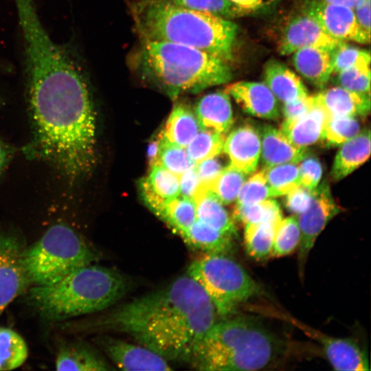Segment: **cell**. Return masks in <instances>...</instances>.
Wrapping results in <instances>:
<instances>
[{"label": "cell", "mask_w": 371, "mask_h": 371, "mask_svg": "<svg viewBox=\"0 0 371 371\" xmlns=\"http://www.w3.org/2000/svg\"><path fill=\"white\" fill-rule=\"evenodd\" d=\"M17 11L32 128L23 153L47 163L74 185L89 176L96 162V118L90 90L74 58L46 32L34 4L23 1Z\"/></svg>", "instance_id": "obj_1"}, {"label": "cell", "mask_w": 371, "mask_h": 371, "mask_svg": "<svg viewBox=\"0 0 371 371\" xmlns=\"http://www.w3.org/2000/svg\"><path fill=\"white\" fill-rule=\"evenodd\" d=\"M216 315L206 293L187 275L122 305L100 326L128 334L168 361H189Z\"/></svg>", "instance_id": "obj_2"}, {"label": "cell", "mask_w": 371, "mask_h": 371, "mask_svg": "<svg viewBox=\"0 0 371 371\" xmlns=\"http://www.w3.org/2000/svg\"><path fill=\"white\" fill-rule=\"evenodd\" d=\"M128 5L140 41L185 45L232 60L238 27L232 21L172 0H129Z\"/></svg>", "instance_id": "obj_3"}, {"label": "cell", "mask_w": 371, "mask_h": 371, "mask_svg": "<svg viewBox=\"0 0 371 371\" xmlns=\"http://www.w3.org/2000/svg\"><path fill=\"white\" fill-rule=\"evenodd\" d=\"M130 63L140 78L171 97L196 93L225 84L232 78L225 61L198 49L170 42L140 41Z\"/></svg>", "instance_id": "obj_4"}, {"label": "cell", "mask_w": 371, "mask_h": 371, "mask_svg": "<svg viewBox=\"0 0 371 371\" xmlns=\"http://www.w3.org/2000/svg\"><path fill=\"white\" fill-rule=\"evenodd\" d=\"M282 349L281 341L260 322L239 317L216 322L189 361L201 370H258L276 361Z\"/></svg>", "instance_id": "obj_5"}, {"label": "cell", "mask_w": 371, "mask_h": 371, "mask_svg": "<svg viewBox=\"0 0 371 371\" xmlns=\"http://www.w3.org/2000/svg\"><path fill=\"white\" fill-rule=\"evenodd\" d=\"M127 288V280L121 273L92 263L54 283L34 285L27 300L46 317L62 320L107 308Z\"/></svg>", "instance_id": "obj_6"}, {"label": "cell", "mask_w": 371, "mask_h": 371, "mask_svg": "<svg viewBox=\"0 0 371 371\" xmlns=\"http://www.w3.org/2000/svg\"><path fill=\"white\" fill-rule=\"evenodd\" d=\"M95 260L96 254L80 235L63 223L51 226L23 252V265L34 285L54 283Z\"/></svg>", "instance_id": "obj_7"}, {"label": "cell", "mask_w": 371, "mask_h": 371, "mask_svg": "<svg viewBox=\"0 0 371 371\" xmlns=\"http://www.w3.org/2000/svg\"><path fill=\"white\" fill-rule=\"evenodd\" d=\"M188 275L202 287L221 317L260 292L244 268L225 253H206L190 265Z\"/></svg>", "instance_id": "obj_8"}, {"label": "cell", "mask_w": 371, "mask_h": 371, "mask_svg": "<svg viewBox=\"0 0 371 371\" xmlns=\"http://www.w3.org/2000/svg\"><path fill=\"white\" fill-rule=\"evenodd\" d=\"M340 212L328 183H322L313 190L312 199L308 209L297 216L300 228V241L297 247L300 274L316 239L328 223Z\"/></svg>", "instance_id": "obj_9"}, {"label": "cell", "mask_w": 371, "mask_h": 371, "mask_svg": "<svg viewBox=\"0 0 371 371\" xmlns=\"http://www.w3.org/2000/svg\"><path fill=\"white\" fill-rule=\"evenodd\" d=\"M19 239L0 231V315L29 286Z\"/></svg>", "instance_id": "obj_10"}, {"label": "cell", "mask_w": 371, "mask_h": 371, "mask_svg": "<svg viewBox=\"0 0 371 371\" xmlns=\"http://www.w3.org/2000/svg\"><path fill=\"white\" fill-rule=\"evenodd\" d=\"M291 322L320 344L327 359L335 370H370L367 356L355 339L331 337L295 319H291Z\"/></svg>", "instance_id": "obj_11"}, {"label": "cell", "mask_w": 371, "mask_h": 371, "mask_svg": "<svg viewBox=\"0 0 371 371\" xmlns=\"http://www.w3.org/2000/svg\"><path fill=\"white\" fill-rule=\"evenodd\" d=\"M341 42L326 34L306 12L295 16L284 28L278 43V52L289 55L307 47L334 49Z\"/></svg>", "instance_id": "obj_12"}, {"label": "cell", "mask_w": 371, "mask_h": 371, "mask_svg": "<svg viewBox=\"0 0 371 371\" xmlns=\"http://www.w3.org/2000/svg\"><path fill=\"white\" fill-rule=\"evenodd\" d=\"M324 32L340 41H353L366 44L359 30L354 10L344 5L313 1L305 10Z\"/></svg>", "instance_id": "obj_13"}, {"label": "cell", "mask_w": 371, "mask_h": 371, "mask_svg": "<svg viewBox=\"0 0 371 371\" xmlns=\"http://www.w3.org/2000/svg\"><path fill=\"white\" fill-rule=\"evenodd\" d=\"M224 91L251 116L276 120L281 115L279 100L264 82L238 81L226 86Z\"/></svg>", "instance_id": "obj_14"}, {"label": "cell", "mask_w": 371, "mask_h": 371, "mask_svg": "<svg viewBox=\"0 0 371 371\" xmlns=\"http://www.w3.org/2000/svg\"><path fill=\"white\" fill-rule=\"evenodd\" d=\"M260 137L253 124L244 123L225 137L223 152L229 164L246 175L256 171L260 159Z\"/></svg>", "instance_id": "obj_15"}, {"label": "cell", "mask_w": 371, "mask_h": 371, "mask_svg": "<svg viewBox=\"0 0 371 371\" xmlns=\"http://www.w3.org/2000/svg\"><path fill=\"white\" fill-rule=\"evenodd\" d=\"M104 350L111 360L124 370H170L168 361L142 346L122 340L109 339Z\"/></svg>", "instance_id": "obj_16"}, {"label": "cell", "mask_w": 371, "mask_h": 371, "mask_svg": "<svg viewBox=\"0 0 371 371\" xmlns=\"http://www.w3.org/2000/svg\"><path fill=\"white\" fill-rule=\"evenodd\" d=\"M260 137V159L263 168L286 163H299L308 149L293 144L278 128L270 124L258 127Z\"/></svg>", "instance_id": "obj_17"}, {"label": "cell", "mask_w": 371, "mask_h": 371, "mask_svg": "<svg viewBox=\"0 0 371 371\" xmlns=\"http://www.w3.org/2000/svg\"><path fill=\"white\" fill-rule=\"evenodd\" d=\"M316 102L330 116L365 117L370 110V95L335 86L315 94Z\"/></svg>", "instance_id": "obj_18"}, {"label": "cell", "mask_w": 371, "mask_h": 371, "mask_svg": "<svg viewBox=\"0 0 371 371\" xmlns=\"http://www.w3.org/2000/svg\"><path fill=\"white\" fill-rule=\"evenodd\" d=\"M263 69L264 83L279 102H292L308 95L301 78L282 62L270 59Z\"/></svg>", "instance_id": "obj_19"}, {"label": "cell", "mask_w": 371, "mask_h": 371, "mask_svg": "<svg viewBox=\"0 0 371 371\" xmlns=\"http://www.w3.org/2000/svg\"><path fill=\"white\" fill-rule=\"evenodd\" d=\"M195 115L203 128L226 135L234 123L230 97L216 91L202 97L195 107Z\"/></svg>", "instance_id": "obj_20"}, {"label": "cell", "mask_w": 371, "mask_h": 371, "mask_svg": "<svg viewBox=\"0 0 371 371\" xmlns=\"http://www.w3.org/2000/svg\"><path fill=\"white\" fill-rule=\"evenodd\" d=\"M329 117L315 101V106L308 113L294 120H283L279 129L293 144L307 148L320 142Z\"/></svg>", "instance_id": "obj_21"}, {"label": "cell", "mask_w": 371, "mask_h": 371, "mask_svg": "<svg viewBox=\"0 0 371 371\" xmlns=\"http://www.w3.org/2000/svg\"><path fill=\"white\" fill-rule=\"evenodd\" d=\"M295 70L309 83L323 88L332 77L330 51L315 47H303L293 53Z\"/></svg>", "instance_id": "obj_22"}, {"label": "cell", "mask_w": 371, "mask_h": 371, "mask_svg": "<svg viewBox=\"0 0 371 371\" xmlns=\"http://www.w3.org/2000/svg\"><path fill=\"white\" fill-rule=\"evenodd\" d=\"M141 189L146 203L156 214L166 202L180 195L179 177L155 164L142 181Z\"/></svg>", "instance_id": "obj_23"}, {"label": "cell", "mask_w": 371, "mask_h": 371, "mask_svg": "<svg viewBox=\"0 0 371 371\" xmlns=\"http://www.w3.org/2000/svg\"><path fill=\"white\" fill-rule=\"evenodd\" d=\"M370 155V131L364 128L339 146L334 159L330 175L339 181L363 164Z\"/></svg>", "instance_id": "obj_24"}, {"label": "cell", "mask_w": 371, "mask_h": 371, "mask_svg": "<svg viewBox=\"0 0 371 371\" xmlns=\"http://www.w3.org/2000/svg\"><path fill=\"white\" fill-rule=\"evenodd\" d=\"M192 199L196 212L197 220L219 231L237 235L234 221L223 204L204 184L200 183Z\"/></svg>", "instance_id": "obj_25"}, {"label": "cell", "mask_w": 371, "mask_h": 371, "mask_svg": "<svg viewBox=\"0 0 371 371\" xmlns=\"http://www.w3.org/2000/svg\"><path fill=\"white\" fill-rule=\"evenodd\" d=\"M55 367L57 370L102 371L111 369L95 350L76 342L65 344L60 348Z\"/></svg>", "instance_id": "obj_26"}, {"label": "cell", "mask_w": 371, "mask_h": 371, "mask_svg": "<svg viewBox=\"0 0 371 371\" xmlns=\"http://www.w3.org/2000/svg\"><path fill=\"white\" fill-rule=\"evenodd\" d=\"M201 128L195 113L188 107L178 104L171 111L161 135L172 144L186 148Z\"/></svg>", "instance_id": "obj_27"}, {"label": "cell", "mask_w": 371, "mask_h": 371, "mask_svg": "<svg viewBox=\"0 0 371 371\" xmlns=\"http://www.w3.org/2000/svg\"><path fill=\"white\" fill-rule=\"evenodd\" d=\"M234 236L196 220L182 238L190 247L206 253H228L233 247Z\"/></svg>", "instance_id": "obj_28"}, {"label": "cell", "mask_w": 371, "mask_h": 371, "mask_svg": "<svg viewBox=\"0 0 371 371\" xmlns=\"http://www.w3.org/2000/svg\"><path fill=\"white\" fill-rule=\"evenodd\" d=\"M155 214L181 238L197 220L193 199L180 195L166 202Z\"/></svg>", "instance_id": "obj_29"}, {"label": "cell", "mask_w": 371, "mask_h": 371, "mask_svg": "<svg viewBox=\"0 0 371 371\" xmlns=\"http://www.w3.org/2000/svg\"><path fill=\"white\" fill-rule=\"evenodd\" d=\"M280 220L245 225V245L249 256L256 260H265L271 256L274 233Z\"/></svg>", "instance_id": "obj_30"}, {"label": "cell", "mask_w": 371, "mask_h": 371, "mask_svg": "<svg viewBox=\"0 0 371 371\" xmlns=\"http://www.w3.org/2000/svg\"><path fill=\"white\" fill-rule=\"evenodd\" d=\"M28 357V348L16 331L0 327V370H12L23 364Z\"/></svg>", "instance_id": "obj_31"}, {"label": "cell", "mask_w": 371, "mask_h": 371, "mask_svg": "<svg viewBox=\"0 0 371 371\" xmlns=\"http://www.w3.org/2000/svg\"><path fill=\"white\" fill-rule=\"evenodd\" d=\"M247 175L229 164L213 181L204 185L223 205H228L236 201Z\"/></svg>", "instance_id": "obj_32"}, {"label": "cell", "mask_w": 371, "mask_h": 371, "mask_svg": "<svg viewBox=\"0 0 371 371\" xmlns=\"http://www.w3.org/2000/svg\"><path fill=\"white\" fill-rule=\"evenodd\" d=\"M360 131L361 125L356 117L330 116L319 142L326 148L340 146L355 137Z\"/></svg>", "instance_id": "obj_33"}, {"label": "cell", "mask_w": 371, "mask_h": 371, "mask_svg": "<svg viewBox=\"0 0 371 371\" xmlns=\"http://www.w3.org/2000/svg\"><path fill=\"white\" fill-rule=\"evenodd\" d=\"M272 198L286 195L301 186L298 163L263 168Z\"/></svg>", "instance_id": "obj_34"}, {"label": "cell", "mask_w": 371, "mask_h": 371, "mask_svg": "<svg viewBox=\"0 0 371 371\" xmlns=\"http://www.w3.org/2000/svg\"><path fill=\"white\" fill-rule=\"evenodd\" d=\"M225 135L201 128L186 146V151L196 164L205 159L220 155L223 152Z\"/></svg>", "instance_id": "obj_35"}, {"label": "cell", "mask_w": 371, "mask_h": 371, "mask_svg": "<svg viewBox=\"0 0 371 371\" xmlns=\"http://www.w3.org/2000/svg\"><path fill=\"white\" fill-rule=\"evenodd\" d=\"M301 237L296 215L282 218L276 226L271 257L289 255L297 249Z\"/></svg>", "instance_id": "obj_36"}, {"label": "cell", "mask_w": 371, "mask_h": 371, "mask_svg": "<svg viewBox=\"0 0 371 371\" xmlns=\"http://www.w3.org/2000/svg\"><path fill=\"white\" fill-rule=\"evenodd\" d=\"M159 136V153L155 164L162 166L179 177L196 165L189 157L186 148L168 142L161 134Z\"/></svg>", "instance_id": "obj_37"}, {"label": "cell", "mask_w": 371, "mask_h": 371, "mask_svg": "<svg viewBox=\"0 0 371 371\" xmlns=\"http://www.w3.org/2000/svg\"><path fill=\"white\" fill-rule=\"evenodd\" d=\"M234 216L244 225L282 218L278 203L271 199L249 205H235Z\"/></svg>", "instance_id": "obj_38"}, {"label": "cell", "mask_w": 371, "mask_h": 371, "mask_svg": "<svg viewBox=\"0 0 371 371\" xmlns=\"http://www.w3.org/2000/svg\"><path fill=\"white\" fill-rule=\"evenodd\" d=\"M334 83L349 91L370 95V62L353 65L334 74Z\"/></svg>", "instance_id": "obj_39"}, {"label": "cell", "mask_w": 371, "mask_h": 371, "mask_svg": "<svg viewBox=\"0 0 371 371\" xmlns=\"http://www.w3.org/2000/svg\"><path fill=\"white\" fill-rule=\"evenodd\" d=\"M251 175L238 193L236 205H249L272 198L264 170Z\"/></svg>", "instance_id": "obj_40"}, {"label": "cell", "mask_w": 371, "mask_h": 371, "mask_svg": "<svg viewBox=\"0 0 371 371\" xmlns=\"http://www.w3.org/2000/svg\"><path fill=\"white\" fill-rule=\"evenodd\" d=\"M180 6L207 12L225 19H231L245 13L229 0H172Z\"/></svg>", "instance_id": "obj_41"}, {"label": "cell", "mask_w": 371, "mask_h": 371, "mask_svg": "<svg viewBox=\"0 0 371 371\" xmlns=\"http://www.w3.org/2000/svg\"><path fill=\"white\" fill-rule=\"evenodd\" d=\"M332 76L357 64L370 62L368 51L341 42L330 52Z\"/></svg>", "instance_id": "obj_42"}, {"label": "cell", "mask_w": 371, "mask_h": 371, "mask_svg": "<svg viewBox=\"0 0 371 371\" xmlns=\"http://www.w3.org/2000/svg\"><path fill=\"white\" fill-rule=\"evenodd\" d=\"M301 186L313 190L317 188L322 175V166L319 159L308 153L298 163Z\"/></svg>", "instance_id": "obj_43"}, {"label": "cell", "mask_w": 371, "mask_h": 371, "mask_svg": "<svg viewBox=\"0 0 371 371\" xmlns=\"http://www.w3.org/2000/svg\"><path fill=\"white\" fill-rule=\"evenodd\" d=\"M313 190L300 186L286 194L284 205L294 215L305 212L310 205Z\"/></svg>", "instance_id": "obj_44"}, {"label": "cell", "mask_w": 371, "mask_h": 371, "mask_svg": "<svg viewBox=\"0 0 371 371\" xmlns=\"http://www.w3.org/2000/svg\"><path fill=\"white\" fill-rule=\"evenodd\" d=\"M315 104V95H308L294 102L283 103L281 106V113H282L284 120H294L308 113Z\"/></svg>", "instance_id": "obj_45"}, {"label": "cell", "mask_w": 371, "mask_h": 371, "mask_svg": "<svg viewBox=\"0 0 371 371\" xmlns=\"http://www.w3.org/2000/svg\"><path fill=\"white\" fill-rule=\"evenodd\" d=\"M218 157L205 159L195 165L201 183L206 185L210 183L225 167Z\"/></svg>", "instance_id": "obj_46"}, {"label": "cell", "mask_w": 371, "mask_h": 371, "mask_svg": "<svg viewBox=\"0 0 371 371\" xmlns=\"http://www.w3.org/2000/svg\"><path fill=\"white\" fill-rule=\"evenodd\" d=\"M356 20L365 43L370 41V0H361L354 9Z\"/></svg>", "instance_id": "obj_47"}, {"label": "cell", "mask_w": 371, "mask_h": 371, "mask_svg": "<svg viewBox=\"0 0 371 371\" xmlns=\"http://www.w3.org/2000/svg\"><path fill=\"white\" fill-rule=\"evenodd\" d=\"M201 183L195 166L179 176L180 196L192 198Z\"/></svg>", "instance_id": "obj_48"}, {"label": "cell", "mask_w": 371, "mask_h": 371, "mask_svg": "<svg viewBox=\"0 0 371 371\" xmlns=\"http://www.w3.org/2000/svg\"><path fill=\"white\" fill-rule=\"evenodd\" d=\"M15 153L14 148L0 138V178Z\"/></svg>", "instance_id": "obj_49"}, {"label": "cell", "mask_w": 371, "mask_h": 371, "mask_svg": "<svg viewBox=\"0 0 371 371\" xmlns=\"http://www.w3.org/2000/svg\"><path fill=\"white\" fill-rule=\"evenodd\" d=\"M245 12L256 9L261 5L262 0H229Z\"/></svg>", "instance_id": "obj_50"}, {"label": "cell", "mask_w": 371, "mask_h": 371, "mask_svg": "<svg viewBox=\"0 0 371 371\" xmlns=\"http://www.w3.org/2000/svg\"><path fill=\"white\" fill-rule=\"evenodd\" d=\"M160 144V136L152 141L148 148V159L150 166H153L157 159Z\"/></svg>", "instance_id": "obj_51"}, {"label": "cell", "mask_w": 371, "mask_h": 371, "mask_svg": "<svg viewBox=\"0 0 371 371\" xmlns=\"http://www.w3.org/2000/svg\"><path fill=\"white\" fill-rule=\"evenodd\" d=\"M324 2L348 7L354 10L361 0H322Z\"/></svg>", "instance_id": "obj_52"}, {"label": "cell", "mask_w": 371, "mask_h": 371, "mask_svg": "<svg viewBox=\"0 0 371 371\" xmlns=\"http://www.w3.org/2000/svg\"></svg>", "instance_id": "obj_53"}]
</instances>
